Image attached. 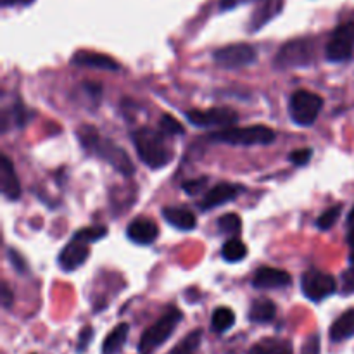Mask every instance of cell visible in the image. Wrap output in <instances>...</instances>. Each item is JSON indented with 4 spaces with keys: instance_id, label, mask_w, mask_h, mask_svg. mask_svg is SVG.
Here are the masks:
<instances>
[{
    "instance_id": "2e32d148",
    "label": "cell",
    "mask_w": 354,
    "mask_h": 354,
    "mask_svg": "<svg viewBox=\"0 0 354 354\" xmlns=\"http://www.w3.org/2000/svg\"><path fill=\"white\" fill-rule=\"evenodd\" d=\"M0 185H2V194L6 199L17 201L21 197L19 178H17L12 161L7 156H2V162H0Z\"/></svg>"
},
{
    "instance_id": "5bb4252c",
    "label": "cell",
    "mask_w": 354,
    "mask_h": 354,
    "mask_svg": "<svg viewBox=\"0 0 354 354\" xmlns=\"http://www.w3.org/2000/svg\"><path fill=\"white\" fill-rule=\"evenodd\" d=\"M127 235L131 242L138 245H151L152 242L158 241L159 228L149 218H135L127 228Z\"/></svg>"
},
{
    "instance_id": "ba28073f",
    "label": "cell",
    "mask_w": 354,
    "mask_h": 354,
    "mask_svg": "<svg viewBox=\"0 0 354 354\" xmlns=\"http://www.w3.org/2000/svg\"><path fill=\"white\" fill-rule=\"evenodd\" d=\"M301 287H303V294L308 299L313 301V303H320V301L327 299L328 296L335 294L337 280L325 272L310 270L301 279Z\"/></svg>"
},
{
    "instance_id": "d6a6232c",
    "label": "cell",
    "mask_w": 354,
    "mask_h": 354,
    "mask_svg": "<svg viewBox=\"0 0 354 354\" xmlns=\"http://www.w3.org/2000/svg\"><path fill=\"white\" fill-rule=\"evenodd\" d=\"M9 258H10V263H12V266H16L17 272H24V268H26V265H24L23 258H21L19 254H17L14 249H9Z\"/></svg>"
},
{
    "instance_id": "603a6c76",
    "label": "cell",
    "mask_w": 354,
    "mask_h": 354,
    "mask_svg": "<svg viewBox=\"0 0 354 354\" xmlns=\"http://www.w3.org/2000/svg\"><path fill=\"white\" fill-rule=\"evenodd\" d=\"M201 341H203V330H194L183 339L180 344H176L169 354H194L199 349Z\"/></svg>"
},
{
    "instance_id": "f35d334b",
    "label": "cell",
    "mask_w": 354,
    "mask_h": 354,
    "mask_svg": "<svg viewBox=\"0 0 354 354\" xmlns=\"http://www.w3.org/2000/svg\"><path fill=\"white\" fill-rule=\"evenodd\" d=\"M348 223L349 225H354V206H353V209L349 211V214H348Z\"/></svg>"
},
{
    "instance_id": "ffe728a7",
    "label": "cell",
    "mask_w": 354,
    "mask_h": 354,
    "mask_svg": "<svg viewBox=\"0 0 354 354\" xmlns=\"http://www.w3.org/2000/svg\"><path fill=\"white\" fill-rule=\"evenodd\" d=\"M277 308L270 299H256L249 310V320L254 324H268L275 318Z\"/></svg>"
},
{
    "instance_id": "7402d4cb",
    "label": "cell",
    "mask_w": 354,
    "mask_h": 354,
    "mask_svg": "<svg viewBox=\"0 0 354 354\" xmlns=\"http://www.w3.org/2000/svg\"><path fill=\"white\" fill-rule=\"evenodd\" d=\"M221 256H223L225 261L239 263L248 256V248L239 237H232L221 248Z\"/></svg>"
},
{
    "instance_id": "d6986e66",
    "label": "cell",
    "mask_w": 354,
    "mask_h": 354,
    "mask_svg": "<svg viewBox=\"0 0 354 354\" xmlns=\"http://www.w3.org/2000/svg\"><path fill=\"white\" fill-rule=\"evenodd\" d=\"M128 334H130V325L120 324L107 334L102 344V354H118L123 349L124 342H127Z\"/></svg>"
},
{
    "instance_id": "83f0119b",
    "label": "cell",
    "mask_w": 354,
    "mask_h": 354,
    "mask_svg": "<svg viewBox=\"0 0 354 354\" xmlns=\"http://www.w3.org/2000/svg\"><path fill=\"white\" fill-rule=\"evenodd\" d=\"M311 158H313V151H311V149H297V151L289 154V161L292 162L294 166L308 165Z\"/></svg>"
},
{
    "instance_id": "d590c367",
    "label": "cell",
    "mask_w": 354,
    "mask_h": 354,
    "mask_svg": "<svg viewBox=\"0 0 354 354\" xmlns=\"http://www.w3.org/2000/svg\"><path fill=\"white\" fill-rule=\"evenodd\" d=\"M2 303H3V308H9L10 303H12V294H10L7 283H3L2 286Z\"/></svg>"
},
{
    "instance_id": "484cf974",
    "label": "cell",
    "mask_w": 354,
    "mask_h": 354,
    "mask_svg": "<svg viewBox=\"0 0 354 354\" xmlns=\"http://www.w3.org/2000/svg\"><path fill=\"white\" fill-rule=\"evenodd\" d=\"M342 213V206H332L328 207L327 211H324V213L318 216L317 220V227L320 228V230H328V228L334 227L335 223H337L339 216H341Z\"/></svg>"
},
{
    "instance_id": "4dcf8cb0",
    "label": "cell",
    "mask_w": 354,
    "mask_h": 354,
    "mask_svg": "<svg viewBox=\"0 0 354 354\" xmlns=\"http://www.w3.org/2000/svg\"><path fill=\"white\" fill-rule=\"evenodd\" d=\"M93 339V330L92 327H85L82 332H80V337H78V351L83 353L86 351V348L90 346V341Z\"/></svg>"
},
{
    "instance_id": "6da1fadb",
    "label": "cell",
    "mask_w": 354,
    "mask_h": 354,
    "mask_svg": "<svg viewBox=\"0 0 354 354\" xmlns=\"http://www.w3.org/2000/svg\"><path fill=\"white\" fill-rule=\"evenodd\" d=\"M78 140L82 142L83 149L90 154L97 156L99 159L106 161L107 165L113 166L118 173L124 176H131L135 173V166L131 162L130 156L123 151L118 144H114L113 140H107V138L100 137L99 131L93 127H83L78 128Z\"/></svg>"
},
{
    "instance_id": "9a60e30c",
    "label": "cell",
    "mask_w": 354,
    "mask_h": 354,
    "mask_svg": "<svg viewBox=\"0 0 354 354\" xmlns=\"http://www.w3.org/2000/svg\"><path fill=\"white\" fill-rule=\"evenodd\" d=\"M71 62L75 66L82 68H93V69H106V71H120V62L113 59L111 55L102 54V52H90V50H78L73 55Z\"/></svg>"
},
{
    "instance_id": "44dd1931",
    "label": "cell",
    "mask_w": 354,
    "mask_h": 354,
    "mask_svg": "<svg viewBox=\"0 0 354 354\" xmlns=\"http://www.w3.org/2000/svg\"><path fill=\"white\" fill-rule=\"evenodd\" d=\"M235 324V313L227 306H220L213 311V317H211V327L218 334H223V332L230 330Z\"/></svg>"
},
{
    "instance_id": "74e56055",
    "label": "cell",
    "mask_w": 354,
    "mask_h": 354,
    "mask_svg": "<svg viewBox=\"0 0 354 354\" xmlns=\"http://www.w3.org/2000/svg\"><path fill=\"white\" fill-rule=\"evenodd\" d=\"M348 244H349V251H351V261L354 263V225L348 235Z\"/></svg>"
},
{
    "instance_id": "4316f807",
    "label": "cell",
    "mask_w": 354,
    "mask_h": 354,
    "mask_svg": "<svg viewBox=\"0 0 354 354\" xmlns=\"http://www.w3.org/2000/svg\"><path fill=\"white\" fill-rule=\"evenodd\" d=\"M159 130L165 135L171 137V135H182L185 133V128L180 124V121H176L175 118L169 116V114H162L161 121H159Z\"/></svg>"
},
{
    "instance_id": "cb8c5ba5",
    "label": "cell",
    "mask_w": 354,
    "mask_h": 354,
    "mask_svg": "<svg viewBox=\"0 0 354 354\" xmlns=\"http://www.w3.org/2000/svg\"><path fill=\"white\" fill-rule=\"evenodd\" d=\"M218 227H220L221 234H230L234 237H237L239 232L242 230V220L239 214L227 213L218 220Z\"/></svg>"
},
{
    "instance_id": "ac0fdd59",
    "label": "cell",
    "mask_w": 354,
    "mask_h": 354,
    "mask_svg": "<svg viewBox=\"0 0 354 354\" xmlns=\"http://www.w3.org/2000/svg\"><path fill=\"white\" fill-rule=\"evenodd\" d=\"M330 341L341 342L354 335V308L344 311L330 327Z\"/></svg>"
},
{
    "instance_id": "7a4b0ae2",
    "label": "cell",
    "mask_w": 354,
    "mask_h": 354,
    "mask_svg": "<svg viewBox=\"0 0 354 354\" xmlns=\"http://www.w3.org/2000/svg\"><path fill=\"white\" fill-rule=\"evenodd\" d=\"M168 135L161 130L156 131L149 127H142L131 133V142L137 149L138 158L147 168L161 169L173 159V149L166 142Z\"/></svg>"
},
{
    "instance_id": "8992f818",
    "label": "cell",
    "mask_w": 354,
    "mask_h": 354,
    "mask_svg": "<svg viewBox=\"0 0 354 354\" xmlns=\"http://www.w3.org/2000/svg\"><path fill=\"white\" fill-rule=\"evenodd\" d=\"M315 52H317V44L313 40L308 38L292 40L280 48L275 64H279L280 68H304L315 61Z\"/></svg>"
},
{
    "instance_id": "f546056e",
    "label": "cell",
    "mask_w": 354,
    "mask_h": 354,
    "mask_svg": "<svg viewBox=\"0 0 354 354\" xmlns=\"http://www.w3.org/2000/svg\"><path fill=\"white\" fill-rule=\"evenodd\" d=\"M354 292V265L342 273V294Z\"/></svg>"
},
{
    "instance_id": "836d02e7",
    "label": "cell",
    "mask_w": 354,
    "mask_h": 354,
    "mask_svg": "<svg viewBox=\"0 0 354 354\" xmlns=\"http://www.w3.org/2000/svg\"><path fill=\"white\" fill-rule=\"evenodd\" d=\"M248 2H251V0H220V7L221 10H230L234 9V7H239L242 6V3Z\"/></svg>"
},
{
    "instance_id": "7c38bea8",
    "label": "cell",
    "mask_w": 354,
    "mask_h": 354,
    "mask_svg": "<svg viewBox=\"0 0 354 354\" xmlns=\"http://www.w3.org/2000/svg\"><path fill=\"white\" fill-rule=\"evenodd\" d=\"M242 192H244V187L237 185V183H218V185H214L213 189L204 196V199L201 201V209H213V207L221 206V204L228 203V201L237 199Z\"/></svg>"
},
{
    "instance_id": "d4e9b609",
    "label": "cell",
    "mask_w": 354,
    "mask_h": 354,
    "mask_svg": "<svg viewBox=\"0 0 354 354\" xmlns=\"http://www.w3.org/2000/svg\"><path fill=\"white\" fill-rule=\"evenodd\" d=\"M106 235H107V227H104V225H93V227L82 228V230L76 232L73 237L80 239V241L86 242V244H92V242H97L100 241V239H104Z\"/></svg>"
},
{
    "instance_id": "52a82bcc",
    "label": "cell",
    "mask_w": 354,
    "mask_h": 354,
    "mask_svg": "<svg viewBox=\"0 0 354 354\" xmlns=\"http://www.w3.org/2000/svg\"><path fill=\"white\" fill-rule=\"evenodd\" d=\"M354 50V23H342L332 31L325 47V57L330 62H344L351 59Z\"/></svg>"
},
{
    "instance_id": "3957f363",
    "label": "cell",
    "mask_w": 354,
    "mask_h": 354,
    "mask_svg": "<svg viewBox=\"0 0 354 354\" xmlns=\"http://www.w3.org/2000/svg\"><path fill=\"white\" fill-rule=\"evenodd\" d=\"M213 142H221L228 145H270L277 140V133L268 127L254 124V127H228L221 131H214L209 135Z\"/></svg>"
},
{
    "instance_id": "8d00e7d4",
    "label": "cell",
    "mask_w": 354,
    "mask_h": 354,
    "mask_svg": "<svg viewBox=\"0 0 354 354\" xmlns=\"http://www.w3.org/2000/svg\"><path fill=\"white\" fill-rule=\"evenodd\" d=\"M33 0H2V6L3 7H9V6H28L31 3Z\"/></svg>"
},
{
    "instance_id": "e0dca14e",
    "label": "cell",
    "mask_w": 354,
    "mask_h": 354,
    "mask_svg": "<svg viewBox=\"0 0 354 354\" xmlns=\"http://www.w3.org/2000/svg\"><path fill=\"white\" fill-rule=\"evenodd\" d=\"M162 218L168 221L171 227L178 228L182 232H190L197 227V218L192 211L185 209V207H176V206H169L165 207L161 211Z\"/></svg>"
},
{
    "instance_id": "277c9868",
    "label": "cell",
    "mask_w": 354,
    "mask_h": 354,
    "mask_svg": "<svg viewBox=\"0 0 354 354\" xmlns=\"http://www.w3.org/2000/svg\"><path fill=\"white\" fill-rule=\"evenodd\" d=\"M182 311L176 310V308L173 306L168 308V310L162 313V317L142 334L140 342H138V353L152 354L154 351H158V349L171 337L176 325L182 322Z\"/></svg>"
},
{
    "instance_id": "4fadbf2b",
    "label": "cell",
    "mask_w": 354,
    "mask_h": 354,
    "mask_svg": "<svg viewBox=\"0 0 354 354\" xmlns=\"http://www.w3.org/2000/svg\"><path fill=\"white\" fill-rule=\"evenodd\" d=\"M292 283V277L286 270L272 268V266H263L258 268L252 279V286L256 289H282Z\"/></svg>"
},
{
    "instance_id": "5b68a950",
    "label": "cell",
    "mask_w": 354,
    "mask_h": 354,
    "mask_svg": "<svg viewBox=\"0 0 354 354\" xmlns=\"http://www.w3.org/2000/svg\"><path fill=\"white\" fill-rule=\"evenodd\" d=\"M324 109V99L310 90H297L289 102V114L299 127H311Z\"/></svg>"
},
{
    "instance_id": "8fae6325",
    "label": "cell",
    "mask_w": 354,
    "mask_h": 354,
    "mask_svg": "<svg viewBox=\"0 0 354 354\" xmlns=\"http://www.w3.org/2000/svg\"><path fill=\"white\" fill-rule=\"evenodd\" d=\"M90 256V245L80 239L73 237L68 244L62 248L59 254V266L64 272H75L80 266L85 265V261Z\"/></svg>"
},
{
    "instance_id": "30bf717a",
    "label": "cell",
    "mask_w": 354,
    "mask_h": 354,
    "mask_svg": "<svg viewBox=\"0 0 354 354\" xmlns=\"http://www.w3.org/2000/svg\"><path fill=\"white\" fill-rule=\"evenodd\" d=\"M185 118L199 128L207 127H234L237 123L239 114L230 107H213L209 111H187Z\"/></svg>"
},
{
    "instance_id": "1f68e13d",
    "label": "cell",
    "mask_w": 354,
    "mask_h": 354,
    "mask_svg": "<svg viewBox=\"0 0 354 354\" xmlns=\"http://www.w3.org/2000/svg\"><path fill=\"white\" fill-rule=\"evenodd\" d=\"M303 354H320V335H310L303 348Z\"/></svg>"
},
{
    "instance_id": "e575fe53",
    "label": "cell",
    "mask_w": 354,
    "mask_h": 354,
    "mask_svg": "<svg viewBox=\"0 0 354 354\" xmlns=\"http://www.w3.org/2000/svg\"><path fill=\"white\" fill-rule=\"evenodd\" d=\"M272 354H292V346L287 341H279V344H277Z\"/></svg>"
},
{
    "instance_id": "f1b7e54d",
    "label": "cell",
    "mask_w": 354,
    "mask_h": 354,
    "mask_svg": "<svg viewBox=\"0 0 354 354\" xmlns=\"http://www.w3.org/2000/svg\"><path fill=\"white\" fill-rule=\"evenodd\" d=\"M183 190H185L189 196H194V194H199L201 190H206L207 187V178L206 176H201L197 180H189V182L183 183Z\"/></svg>"
},
{
    "instance_id": "9c48e42d",
    "label": "cell",
    "mask_w": 354,
    "mask_h": 354,
    "mask_svg": "<svg viewBox=\"0 0 354 354\" xmlns=\"http://www.w3.org/2000/svg\"><path fill=\"white\" fill-rule=\"evenodd\" d=\"M213 57L220 68L239 69L256 62L258 54H256V48L249 44H232L227 45V47L218 48Z\"/></svg>"
}]
</instances>
